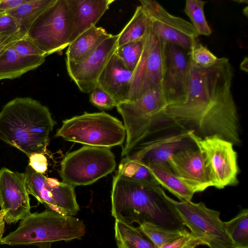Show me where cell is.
Instances as JSON below:
<instances>
[{
  "instance_id": "4316f807",
  "label": "cell",
  "mask_w": 248,
  "mask_h": 248,
  "mask_svg": "<svg viewBox=\"0 0 248 248\" xmlns=\"http://www.w3.org/2000/svg\"><path fill=\"white\" fill-rule=\"evenodd\" d=\"M233 248H248V209H243L229 221L224 222Z\"/></svg>"
},
{
  "instance_id": "8d00e7d4",
  "label": "cell",
  "mask_w": 248,
  "mask_h": 248,
  "mask_svg": "<svg viewBox=\"0 0 248 248\" xmlns=\"http://www.w3.org/2000/svg\"><path fill=\"white\" fill-rule=\"evenodd\" d=\"M24 36L20 31L0 34V56Z\"/></svg>"
},
{
  "instance_id": "ffe728a7",
  "label": "cell",
  "mask_w": 248,
  "mask_h": 248,
  "mask_svg": "<svg viewBox=\"0 0 248 248\" xmlns=\"http://www.w3.org/2000/svg\"><path fill=\"white\" fill-rule=\"evenodd\" d=\"M72 16L69 45L83 32L95 26L113 0H66Z\"/></svg>"
},
{
  "instance_id": "836d02e7",
  "label": "cell",
  "mask_w": 248,
  "mask_h": 248,
  "mask_svg": "<svg viewBox=\"0 0 248 248\" xmlns=\"http://www.w3.org/2000/svg\"><path fill=\"white\" fill-rule=\"evenodd\" d=\"M13 47L17 53L21 57H46L44 53L25 36L15 43Z\"/></svg>"
},
{
  "instance_id": "8992f818",
  "label": "cell",
  "mask_w": 248,
  "mask_h": 248,
  "mask_svg": "<svg viewBox=\"0 0 248 248\" xmlns=\"http://www.w3.org/2000/svg\"><path fill=\"white\" fill-rule=\"evenodd\" d=\"M168 105L163 85L149 90L140 98L117 105L126 131L122 156L128 155L152 132L153 123Z\"/></svg>"
},
{
  "instance_id": "277c9868",
  "label": "cell",
  "mask_w": 248,
  "mask_h": 248,
  "mask_svg": "<svg viewBox=\"0 0 248 248\" xmlns=\"http://www.w3.org/2000/svg\"><path fill=\"white\" fill-rule=\"evenodd\" d=\"M86 233L83 220L46 209L30 213L16 230L3 237L0 243L9 246L36 245L43 242L81 239Z\"/></svg>"
},
{
  "instance_id": "d6986e66",
  "label": "cell",
  "mask_w": 248,
  "mask_h": 248,
  "mask_svg": "<svg viewBox=\"0 0 248 248\" xmlns=\"http://www.w3.org/2000/svg\"><path fill=\"white\" fill-rule=\"evenodd\" d=\"M133 72L124 66L114 52L101 73L97 86L111 96L117 104L127 102Z\"/></svg>"
},
{
  "instance_id": "ab89813d",
  "label": "cell",
  "mask_w": 248,
  "mask_h": 248,
  "mask_svg": "<svg viewBox=\"0 0 248 248\" xmlns=\"http://www.w3.org/2000/svg\"><path fill=\"white\" fill-rule=\"evenodd\" d=\"M52 244V242H47L38 243L35 245L39 248H51Z\"/></svg>"
},
{
  "instance_id": "603a6c76",
  "label": "cell",
  "mask_w": 248,
  "mask_h": 248,
  "mask_svg": "<svg viewBox=\"0 0 248 248\" xmlns=\"http://www.w3.org/2000/svg\"><path fill=\"white\" fill-rule=\"evenodd\" d=\"M157 184L165 188L180 201H190L194 191L181 180L166 165L146 164Z\"/></svg>"
},
{
  "instance_id": "60d3db41",
  "label": "cell",
  "mask_w": 248,
  "mask_h": 248,
  "mask_svg": "<svg viewBox=\"0 0 248 248\" xmlns=\"http://www.w3.org/2000/svg\"><path fill=\"white\" fill-rule=\"evenodd\" d=\"M5 221L3 219L0 220V241L3 238V235L5 230Z\"/></svg>"
},
{
  "instance_id": "e575fe53",
  "label": "cell",
  "mask_w": 248,
  "mask_h": 248,
  "mask_svg": "<svg viewBox=\"0 0 248 248\" xmlns=\"http://www.w3.org/2000/svg\"><path fill=\"white\" fill-rule=\"evenodd\" d=\"M200 245H203L202 242L188 232L159 248H196Z\"/></svg>"
},
{
  "instance_id": "e0dca14e",
  "label": "cell",
  "mask_w": 248,
  "mask_h": 248,
  "mask_svg": "<svg viewBox=\"0 0 248 248\" xmlns=\"http://www.w3.org/2000/svg\"><path fill=\"white\" fill-rule=\"evenodd\" d=\"M183 49L174 44L166 43L162 85L168 105L182 102L187 92L190 59L188 52L186 54Z\"/></svg>"
},
{
  "instance_id": "3957f363",
  "label": "cell",
  "mask_w": 248,
  "mask_h": 248,
  "mask_svg": "<svg viewBox=\"0 0 248 248\" xmlns=\"http://www.w3.org/2000/svg\"><path fill=\"white\" fill-rule=\"evenodd\" d=\"M56 124L47 107L30 97H17L0 111V140L28 157L44 154Z\"/></svg>"
},
{
  "instance_id": "6da1fadb",
  "label": "cell",
  "mask_w": 248,
  "mask_h": 248,
  "mask_svg": "<svg viewBox=\"0 0 248 248\" xmlns=\"http://www.w3.org/2000/svg\"><path fill=\"white\" fill-rule=\"evenodd\" d=\"M233 77L226 58H217L207 67L190 59L186 95L182 102L169 104L162 118L199 137L217 135L239 145V118L231 91Z\"/></svg>"
},
{
  "instance_id": "52a82bcc",
  "label": "cell",
  "mask_w": 248,
  "mask_h": 248,
  "mask_svg": "<svg viewBox=\"0 0 248 248\" xmlns=\"http://www.w3.org/2000/svg\"><path fill=\"white\" fill-rule=\"evenodd\" d=\"M157 189L190 233L209 248H233L220 212L207 208L202 202L177 201L168 196L160 186Z\"/></svg>"
},
{
  "instance_id": "30bf717a",
  "label": "cell",
  "mask_w": 248,
  "mask_h": 248,
  "mask_svg": "<svg viewBox=\"0 0 248 248\" xmlns=\"http://www.w3.org/2000/svg\"><path fill=\"white\" fill-rule=\"evenodd\" d=\"M189 131L197 148L204 155L212 186L223 189L236 186L239 167L233 143L217 135L201 138Z\"/></svg>"
},
{
  "instance_id": "74e56055",
  "label": "cell",
  "mask_w": 248,
  "mask_h": 248,
  "mask_svg": "<svg viewBox=\"0 0 248 248\" xmlns=\"http://www.w3.org/2000/svg\"><path fill=\"white\" fill-rule=\"evenodd\" d=\"M29 157V165L34 170L42 174H44L46 171L48 162L44 154H33Z\"/></svg>"
},
{
  "instance_id": "5bb4252c",
  "label": "cell",
  "mask_w": 248,
  "mask_h": 248,
  "mask_svg": "<svg viewBox=\"0 0 248 248\" xmlns=\"http://www.w3.org/2000/svg\"><path fill=\"white\" fill-rule=\"evenodd\" d=\"M29 195L25 172L4 167L0 170V206L6 211V223H16L31 213Z\"/></svg>"
},
{
  "instance_id": "ba28073f",
  "label": "cell",
  "mask_w": 248,
  "mask_h": 248,
  "mask_svg": "<svg viewBox=\"0 0 248 248\" xmlns=\"http://www.w3.org/2000/svg\"><path fill=\"white\" fill-rule=\"evenodd\" d=\"M116 166L110 148L85 145L66 155L60 175L65 183L74 186H87L111 173Z\"/></svg>"
},
{
  "instance_id": "7c38bea8",
  "label": "cell",
  "mask_w": 248,
  "mask_h": 248,
  "mask_svg": "<svg viewBox=\"0 0 248 248\" xmlns=\"http://www.w3.org/2000/svg\"><path fill=\"white\" fill-rule=\"evenodd\" d=\"M25 173L29 194L47 209L65 216L77 214L79 206L76 199L75 186L47 177L36 172L29 165L26 168Z\"/></svg>"
},
{
  "instance_id": "9c48e42d",
  "label": "cell",
  "mask_w": 248,
  "mask_h": 248,
  "mask_svg": "<svg viewBox=\"0 0 248 248\" xmlns=\"http://www.w3.org/2000/svg\"><path fill=\"white\" fill-rule=\"evenodd\" d=\"M72 16L66 0H55L34 22L25 37L47 56L68 46Z\"/></svg>"
},
{
  "instance_id": "ac0fdd59",
  "label": "cell",
  "mask_w": 248,
  "mask_h": 248,
  "mask_svg": "<svg viewBox=\"0 0 248 248\" xmlns=\"http://www.w3.org/2000/svg\"><path fill=\"white\" fill-rule=\"evenodd\" d=\"M168 165L195 193L212 186L203 154L198 149L181 150L172 155Z\"/></svg>"
},
{
  "instance_id": "1f68e13d",
  "label": "cell",
  "mask_w": 248,
  "mask_h": 248,
  "mask_svg": "<svg viewBox=\"0 0 248 248\" xmlns=\"http://www.w3.org/2000/svg\"><path fill=\"white\" fill-rule=\"evenodd\" d=\"M188 54L193 63L202 67L210 66L217 60L213 53L197 40L189 50Z\"/></svg>"
},
{
  "instance_id": "484cf974",
  "label": "cell",
  "mask_w": 248,
  "mask_h": 248,
  "mask_svg": "<svg viewBox=\"0 0 248 248\" xmlns=\"http://www.w3.org/2000/svg\"><path fill=\"white\" fill-rule=\"evenodd\" d=\"M150 26V18L142 7L137 6L132 17L118 34L117 47L143 39Z\"/></svg>"
},
{
  "instance_id": "44dd1931",
  "label": "cell",
  "mask_w": 248,
  "mask_h": 248,
  "mask_svg": "<svg viewBox=\"0 0 248 248\" xmlns=\"http://www.w3.org/2000/svg\"><path fill=\"white\" fill-rule=\"evenodd\" d=\"M112 35L101 27H92L68 46L65 60L74 62L84 60L92 55L103 41Z\"/></svg>"
},
{
  "instance_id": "2e32d148",
  "label": "cell",
  "mask_w": 248,
  "mask_h": 248,
  "mask_svg": "<svg viewBox=\"0 0 248 248\" xmlns=\"http://www.w3.org/2000/svg\"><path fill=\"white\" fill-rule=\"evenodd\" d=\"M194 146L196 147L189 131L182 130L141 142L126 156L146 164L155 163L168 166L172 155L182 150L194 148Z\"/></svg>"
},
{
  "instance_id": "8fae6325",
  "label": "cell",
  "mask_w": 248,
  "mask_h": 248,
  "mask_svg": "<svg viewBox=\"0 0 248 248\" xmlns=\"http://www.w3.org/2000/svg\"><path fill=\"white\" fill-rule=\"evenodd\" d=\"M166 45V43L150 26L143 38L140 59L133 72L127 102L135 101L149 90L162 84Z\"/></svg>"
},
{
  "instance_id": "d590c367",
  "label": "cell",
  "mask_w": 248,
  "mask_h": 248,
  "mask_svg": "<svg viewBox=\"0 0 248 248\" xmlns=\"http://www.w3.org/2000/svg\"><path fill=\"white\" fill-rule=\"evenodd\" d=\"M19 31L16 20L6 13H0V34Z\"/></svg>"
},
{
  "instance_id": "7a4b0ae2",
  "label": "cell",
  "mask_w": 248,
  "mask_h": 248,
  "mask_svg": "<svg viewBox=\"0 0 248 248\" xmlns=\"http://www.w3.org/2000/svg\"><path fill=\"white\" fill-rule=\"evenodd\" d=\"M157 186L137 182L117 172L111 194V215L115 220L129 225L149 222L169 229H185Z\"/></svg>"
},
{
  "instance_id": "83f0119b",
  "label": "cell",
  "mask_w": 248,
  "mask_h": 248,
  "mask_svg": "<svg viewBox=\"0 0 248 248\" xmlns=\"http://www.w3.org/2000/svg\"><path fill=\"white\" fill-rule=\"evenodd\" d=\"M117 172L137 182L158 186L145 164L125 156L121 160Z\"/></svg>"
},
{
  "instance_id": "b9f144b4",
  "label": "cell",
  "mask_w": 248,
  "mask_h": 248,
  "mask_svg": "<svg viewBox=\"0 0 248 248\" xmlns=\"http://www.w3.org/2000/svg\"><path fill=\"white\" fill-rule=\"evenodd\" d=\"M6 213V211L0 210V220L4 219Z\"/></svg>"
},
{
  "instance_id": "d6a6232c",
  "label": "cell",
  "mask_w": 248,
  "mask_h": 248,
  "mask_svg": "<svg viewBox=\"0 0 248 248\" xmlns=\"http://www.w3.org/2000/svg\"><path fill=\"white\" fill-rule=\"evenodd\" d=\"M90 101L92 104L100 109H111L117 105L111 96L98 86L90 93Z\"/></svg>"
},
{
  "instance_id": "f546056e",
  "label": "cell",
  "mask_w": 248,
  "mask_h": 248,
  "mask_svg": "<svg viewBox=\"0 0 248 248\" xmlns=\"http://www.w3.org/2000/svg\"><path fill=\"white\" fill-rule=\"evenodd\" d=\"M206 2L199 0H186L184 12L191 21V24L198 35L209 36L212 30L204 14V6Z\"/></svg>"
},
{
  "instance_id": "4fadbf2b",
  "label": "cell",
  "mask_w": 248,
  "mask_h": 248,
  "mask_svg": "<svg viewBox=\"0 0 248 248\" xmlns=\"http://www.w3.org/2000/svg\"><path fill=\"white\" fill-rule=\"evenodd\" d=\"M152 30L163 41L190 50L198 34L191 23L170 14L155 0H140Z\"/></svg>"
},
{
  "instance_id": "7402d4cb",
  "label": "cell",
  "mask_w": 248,
  "mask_h": 248,
  "mask_svg": "<svg viewBox=\"0 0 248 248\" xmlns=\"http://www.w3.org/2000/svg\"><path fill=\"white\" fill-rule=\"evenodd\" d=\"M45 58L21 57L12 46L0 56V81L20 77L39 67L44 62Z\"/></svg>"
},
{
  "instance_id": "5b68a950",
  "label": "cell",
  "mask_w": 248,
  "mask_h": 248,
  "mask_svg": "<svg viewBox=\"0 0 248 248\" xmlns=\"http://www.w3.org/2000/svg\"><path fill=\"white\" fill-rule=\"evenodd\" d=\"M55 136L85 145L110 148L124 143L126 131L121 121L105 111L85 112L64 120Z\"/></svg>"
},
{
  "instance_id": "9a60e30c",
  "label": "cell",
  "mask_w": 248,
  "mask_h": 248,
  "mask_svg": "<svg viewBox=\"0 0 248 248\" xmlns=\"http://www.w3.org/2000/svg\"><path fill=\"white\" fill-rule=\"evenodd\" d=\"M118 36L112 35L105 40L81 62L65 60L68 74L81 92L90 93L97 86L101 73L117 48Z\"/></svg>"
},
{
  "instance_id": "f1b7e54d",
  "label": "cell",
  "mask_w": 248,
  "mask_h": 248,
  "mask_svg": "<svg viewBox=\"0 0 248 248\" xmlns=\"http://www.w3.org/2000/svg\"><path fill=\"white\" fill-rule=\"evenodd\" d=\"M138 227L156 248L170 243L188 232L186 229H169L149 222L143 223Z\"/></svg>"
},
{
  "instance_id": "cb8c5ba5",
  "label": "cell",
  "mask_w": 248,
  "mask_h": 248,
  "mask_svg": "<svg viewBox=\"0 0 248 248\" xmlns=\"http://www.w3.org/2000/svg\"><path fill=\"white\" fill-rule=\"evenodd\" d=\"M55 0H26L16 9L7 13L16 21L20 32L26 36L37 18Z\"/></svg>"
},
{
  "instance_id": "4dcf8cb0",
  "label": "cell",
  "mask_w": 248,
  "mask_h": 248,
  "mask_svg": "<svg viewBox=\"0 0 248 248\" xmlns=\"http://www.w3.org/2000/svg\"><path fill=\"white\" fill-rule=\"evenodd\" d=\"M143 39L117 47L115 52L124 66L134 71L140 59L143 48Z\"/></svg>"
},
{
  "instance_id": "d4e9b609",
  "label": "cell",
  "mask_w": 248,
  "mask_h": 248,
  "mask_svg": "<svg viewBox=\"0 0 248 248\" xmlns=\"http://www.w3.org/2000/svg\"><path fill=\"white\" fill-rule=\"evenodd\" d=\"M114 232L117 248H156L139 227L115 220Z\"/></svg>"
},
{
  "instance_id": "f35d334b",
  "label": "cell",
  "mask_w": 248,
  "mask_h": 248,
  "mask_svg": "<svg viewBox=\"0 0 248 248\" xmlns=\"http://www.w3.org/2000/svg\"><path fill=\"white\" fill-rule=\"evenodd\" d=\"M26 0H0V13H8L18 8Z\"/></svg>"
}]
</instances>
